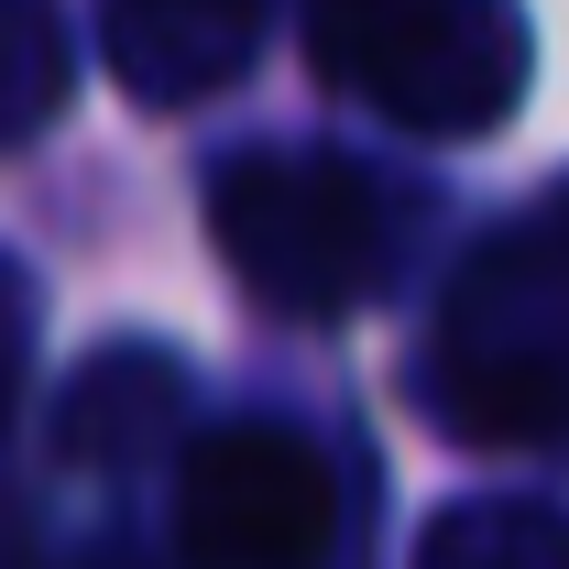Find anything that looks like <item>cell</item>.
Segmentation results:
<instances>
[{
    "instance_id": "obj_5",
    "label": "cell",
    "mask_w": 569,
    "mask_h": 569,
    "mask_svg": "<svg viewBox=\"0 0 569 569\" xmlns=\"http://www.w3.org/2000/svg\"><path fill=\"white\" fill-rule=\"evenodd\" d=\"M176 417H187V361L153 351V340H110L56 395V460L110 471V482L153 471V449H176Z\"/></svg>"
},
{
    "instance_id": "obj_2",
    "label": "cell",
    "mask_w": 569,
    "mask_h": 569,
    "mask_svg": "<svg viewBox=\"0 0 569 569\" xmlns=\"http://www.w3.org/2000/svg\"><path fill=\"white\" fill-rule=\"evenodd\" d=\"M307 56L395 132L471 142L526 99V11L515 0H307Z\"/></svg>"
},
{
    "instance_id": "obj_9",
    "label": "cell",
    "mask_w": 569,
    "mask_h": 569,
    "mask_svg": "<svg viewBox=\"0 0 569 569\" xmlns=\"http://www.w3.org/2000/svg\"><path fill=\"white\" fill-rule=\"evenodd\" d=\"M22 361H33V274L0 252V417H11V395H22Z\"/></svg>"
},
{
    "instance_id": "obj_8",
    "label": "cell",
    "mask_w": 569,
    "mask_h": 569,
    "mask_svg": "<svg viewBox=\"0 0 569 569\" xmlns=\"http://www.w3.org/2000/svg\"><path fill=\"white\" fill-rule=\"evenodd\" d=\"M67 110V33L44 0H0V153Z\"/></svg>"
},
{
    "instance_id": "obj_3",
    "label": "cell",
    "mask_w": 569,
    "mask_h": 569,
    "mask_svg": "<svg viewBox=\"0 0 569 569\" xmlns=\"http://www.w3.org/2000/svg\"><path fill=\"white\" fill-rule=\"evenodd\" d=\"M209 241L241 274V296L274 307V318H351L383 284V198H372V176L340 164V153H296V142L230 153L209 176Z\"/></svg>"
},
{
    "instance_id": "obj_7",
    "label": "cell",
    "mask_w": 569,
    "mask_h": 569,
    "mask_svg": "<svg viewBox=\"0 0 569 569\" xmlns=\"http://www.w3.org/2000/svg\"><path fill=\"white\" fill-rule=\"evenodd\" d=\"M417 569H569V515L526 493H482L449 503L417 537Z\"/></svg>"
},
{
    "instance_id": "obj_4",
    "label": "cell",
    "mask_w": 569,
    "mask_h": 569,
    "mask_svg": "<svg viewBox=\"0 0 569 569\" xmlns=\"http://www.w3.org/2000/svg\"><path fill=\"white\" fill-rule=\"evenodd\" d=\"M340 537V482L318 438L274 417H230L176 471V548L187 569H318Z\"/></svg>"
},
{
    "instance_id": "obj_6",
    "label": "cell",
    "mask_w": 569,
    "mask_h": 569,
    "mask_svg": "<svg viewBox=\"0 0 569 569\" xmlns=\"http://www.w3.org/2000/svg\"><path fill=\"white\" fill-rule=\"evenodd\" d=\"M263 11L252 0H110V77L132 88L142 110H187L252 67Z\"/></svg>"
},
{
    "instance_id": "obj_1",
    "label": "cell",
    "mask_w": 569,
    "mask_h": 569,
    "mask_svg": "<svg viewBox=\"0 0 569 569\" xmlns=\"http://www.w3.org/2000/svg\"><path fill=\"white\" fill-rule=\"evenodd\" d=\"M417 383L438 427L471 449L569 438V187L460 263V284L438 296Z\"/></svg>"
}]
</instances>
